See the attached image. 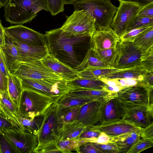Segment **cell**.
<instances>
[{
    "instance_id": "1",
    "label": "cell",
    "mask_w": 153,
    "mask_h": 153,
    "mask_svg": "<svg viewBox=\"0 0 153 153\" xmlns=\"http://www.w3.org/2000/svg\"><path fill=\"white\" fill-rule=\"evenodd\" d=\"M45 35L50 53L56 58L59 56L57 59L61 58V62L74 69L81 63L72 42L75 37L68 36L60 28L46 32Z\"/></svg>"
},
{
    "instance_id": "2",
    "label": "cell",
    "mask_w": 153,
    "mask_h": 153,
    "mask_svg": "<svg viewBox=\"0 0 153 153\" xmlns=\"http://www.w3.org/2000/svg\"><path fill=\"white\" fill-rule=\"evenodd\" d=\"M4 6L5 20L17 25L31 22L42 10L48 12L46 0H9Z\"/></svg>"
},
{
    "instance_id": "3",
    "label": "cell",
    "mask_w": 153,
    "mask_h": 153,
    "mask_svg": "<svg viewBox=\"0 0 153 153\" xmlns=\"http://www.w3.org/2000/svg\"><path fill=\"white\" fill-rule=\"evenodd\" d=\"M75 10H84L95 19L97 29L111 28L117 10L111 0H79L73 4Z\"/></svg>"
},
{
    "instance_id": "4",
    "label": "cell",
    "mask_w": 153,
    "mask_h": 153,
    "mask_svg": "<svg viewBox=\"0 0 153 153\" xmlns=\"http://www.w3.org/2000/svg\"><path fill=\"white\" fill-rule=\"evenodd\" d=\"M23 90L33 91L51 98L55 102L72 90L69 81L64 79H21Z\"/></svg>"
},
{
    "instance_id": "5",
    "label": "cell",
    "mask_w": 153,
    "mask_h": 153,
    "mask_svg": "<svg viewBox=\"0 0 153 153\" xmlns=\"http://www.w3.org/2000/svg\"><path fill=\"white\" fill-rule=\"evenodd\" d=\"M60 27L68 36L73 37H91L97 29L95 19L84 10H75Z\"/></svg>"
},
{
    "instance_id": "6",
    "label": "cell",
    "mask_w": 153,
    "mask_h": 153,
    "mask_svg": "<svg viewBox=\"0 0 153 153\" xmlns=\"http://www.w3.org/2000/svg\"><path fill=\"white\" fill-rule=\"evenodd\" d=\"M53 102L49 97L33 91L23 90L18 108V114L23 118H33L43 114Z\"/></svg>"
},
{
    "instance_id": "7",
    "label": "cell",
    "mask_w": 153,
    "mask_h": 153,
    "mask_svg": "<svg viewBox=\"0 0 153 153\" xmlns=\"http://www.w3.org/2000/svg\"><path fill=\"white\" fill-rule=\"evenodd\" d=\"M153 87L140 83L125 87L115 93L116 99L125 107L139 106H153Z\"/></svg>"
},
{
    "instance_id": "8",
    "label": "cell",
    "mask_w": 153,
    "mask_h": 153,
    "mask_svg": "<svg viewBox=\"0 0 153 153\" xmlns=\"http://www.w3.org/2000/svg\"><path fill=\"white\" fill-rule=\"evenodd\" d=\"M58 105L56 102H53L43 113V121L38 134L39 142L38 146L51 142L58 143L59 141L61 130L57 120Z\"/></svg>"
},
{
    "instance_id": "9",
    "label": "cell",
    "mask_w": 153,
    "mask_h": 153,
    "mask_svg": "<svg viewBox=\"0 0 153 153\" xmlns=\"http://www.w3.org/2000/svg\"><path fill=\"white\" fill-rule=\"evenodd\" d=\"M12 74L20 79H63L44 65L41 60L19 63L16 66Z\"/></svg>"
},
{
    "instance_id": "10",
    "label": "cell",
    "mask_w": 153,
    "mask_h": 153,
    "mask_svg": "<svg viewBox=\"0 0 153 153\" xmlns=\"http://www.w3.org/2000/svg\"><path fill=\"white\" fill-rule=\"evenodd\" d=\"M17 153H33L39 144L38 134L19 128L1 130Z\"/></svg>"
},
{
    "instance_id": "11",
    "label": "cell",
    "mask_w": 153,
    "mask_h": 153,
    "mask_svg": "<svg viewBox=\"0 0 153 153\" xmlns=\"http://www.w3.org/2000/svg\"><path fill=\"white\" fill-rule=\"evenodd\" d=\"M114 68L123 69L140 65L143 53L130 41H120Z\"/></svg>"
},
{
    "instance_id": "12",
    "label": "cell",
    "mask_w": 153,
    "mask_h": 153,
    "mask_svg": "<svg viewBox=\"0 0 153 153\" xmlns=\"http://www.w3.org/2000/svg\"><path fill=\"white\" fill-rule=\"evenodd\" d=\"M111 28L120 37L125 33L130 22L137 15L143 6L133 2L119 1Z\"/></svg>"
},
{
    "instance_id": "13",
    "label": "cell",
    "mask_w": 153,
    "mask_h": 153,
    "mask_svg": "<svg viewBox=\"0 0 153 153\" xmlns=\"http://www.w3.org/2000/svg\"><path fill=\"white\" fill-rule=\"evenodd\" d=\"M4 28L6 34L20 42L33 46H48L45 34L22 25H17Z\"/></svg>"
},
{
    "instance_id": "14",
    "label": "cell",
    "mask_w": 153,
    "mask_h": 153,
    "mask_svg": "<svg viewBox=\"0 0 153 153\" xmlns=\"http://www.w3.org/2000/svg\"><path fill=\"white\" fill-rule=\"evenodd\" d=\"M107 98L95 100L82 105L76 120L85 127L100 125L103 108Z\"/></svg>"
},
{
    "instance_id": "15",
    "label": "cell",
    "mask_w": 153,
    "mask_h": 153,
    "mask_svg": "<svg viewBox=\"0 0 153 153\" xmlns=\"http://www.w3.org/2000/svg\"><path fill=\"white\" fill-rule=\"evenodd\" d=\"M9 37L12 41L14 45L18 49L20 54V58L17 61L16 66L20 62L41 60L49 53L48 46H33Z\"/></svg>"
},
{
    "instance_id": "16",
    "label": "cell",
    "mask_w": 153,
    "mask_h": 153,
    "mask_svg": "<svg viewBox=\"0 0 153 153\" xmlns=\"http://www.w3.org/2000/svg\"><path fill=\"white\" fill-rule=\"evenodd\" d=\"M124 120L140 128H146L153 123V107L139 106L126 107Z\"/></svg>"
},
{
    "instance_id": "17",
    "label": "cell",
    "mask_w": 153,
    "mask_h": 153,
    "mask_svg": "<svg viewBox=\"0 0 153 153\" xmlns=\"http://www.w3.org/2000/svg\"><path fill=\"white\" fill-rule=\"evenodd\" d=\"M115 95V93H114L105 101L100 125L124 120L125 118L126 108L116 99Z\"/></svg>"
},
{
    "instance_id": "18",
    "label": "cell",
    "mask_w": 153,
    "mask_h": 153,
    "mask_svg": "<svg viewBox=\"0 0 153 153\" xmlns=\"http://www.w3.org/2000/svg\"><path fill=\"white\" fill-rule=\"evenodd\" d=\"M41 61L44 65L65 80L71 81L79 78L78 71L61 62L50 53Z\"/></svg>"
},
{
    "instance_id": "19",
    "label": "cell",
    "mask_w": 153,
    "mask_h": 153,
    "mask_svg": "<svg viewBox=\"0 0 153 153\" xmlns=\"http://www.w3.org/2000/svg\"><path fill=\"white\" fill-rule=\"evenodd\" d=\"M120 41V37L111 28L106 29H96L91 38L92 47L97 49L116 48Z\"/></svg>"
},
{
    "instance_id": "20",
    "label": "cell",
    "mask_w": 153,
    "mask_h": 153,
    "mask_svg": "<svg viewBox=\"0 0 153 153\" xmlns=\"http://www.w3.org/2000/svg\"><path fill=\"white\" fill-rule=\"evenodd\" d=\"M92 126L100 132L105 133L111 138L141 128L125 120Z\"/></svg>"
},
{
    "instance_id": "21",
    "label": "cell",
    "mask_w": 153,
    "mask_h": 153,
    "mask_svg": "<svg viewBox=\"0 0 153 153\" xmlns=\"http://www.w3.org/2000/svg\"><path fill=\"white\" fill-rule=\"evenodd\" d=\"M0 109L2 114L24 131L19 120L18 108L11 99L8 90L0 91Z\"/></svg>"
},
{
    "instance_id": "22",
    "label": "cell",
    "mask_w": 153,
    "mask_h": 153,
    "mask_svg": "<svg viewBox=\"0 0 153 153\" xmlns=\"http://www.w3.org/2000/svg\"><path fill=\"white\" fill-rule=\"evenodd\" d=\"M141 128L111 138V142L114 143L117 146L118 153H128L134 144L141 138Z\"/></svg>"
},
{
    "instance_id": "23",
    "label": "cell",
    "mask_w": 153,
    "mask_h": 153,
    "mask_svg": "<svg viewBox=\"0 0 153 153\" xmlns=\"http://www.w3.org/2000/svg\"><path fill=\"white\" fill-rule=\"evenodd\" d=\"M140 65L107 74L103 77L108 79H133L140 81L148 72Z\"/></svg>"
},
{
    "instance_id": "24",
    "label": "cell",
    "mask_w": 153,
    "mask_h": 153,
    "mask_svg": "<svg viewBox=\"0 0 153 153\" xmlns=\"http://www.w3.org/2000/svg\"><path fill=\"white\" fill-rule=\"evenodd\" d=\"M99 59L92 47L88 49L81 63L75 68L78 71L112 68Z\"/></svg>"
},
{
    "instance_id": "25",
    "label": "cell",
    "mask_w": 153,
    "mask_h": 153,
    "mask_svg": "<svg viewBox=\"0 0 153 153\" xmlns=\"http://www.w3.org/2000/svg\"><path fill=\"white\" fill-rule=\"evenodd\" d=\"M58 105L56 110L57 120L61 131L65 124L76 120L82 106H65Z\"/></svg>"
},
{
    "instance_id": "26",
    "label": "cell",
    "mask_w": 153,
    "mask_h": 153,
    "mask_svg": "<svg viewBox=\"0 0 153 153\" xmlns=\"http://www.w3.org/2000/svg\"><path fill=\"white\" fill-rule=\"evenodd\" d=\"M5 34V45L2 48L9 72L12 73L20 57L19 52L11 39Z\"/></svg>"
},
{
    "instance_id": "27",
    "label": "cell",
    "mask_w": 153,
    "mask_h": 153,
    "mask_svg": "<svg viewBox=\"0 0 153 153\" xmlns=\"http://www.w3.org/2000/svg\"><path fill=\"white\" fill-rule=\"evenodd\" d=\"M86 127L76 120L65 124L60 132L59 141L79 138Z\"/></svg>"
},
{
    "instance_id": "28",
    "label": "cell",
    "mask_w": 153,
    "mask_h": 153,
    "mask_svg": "<svg viewBox=\"0 0 153 153\" xmlns=\"http://www.w3.org/2000/svg\"><path fill=\"white\" fill-rule=\"evenodd\" d=\"M23 90L21 79L9 72L7 90L11 99L18 108Z\"/></svg>"
},
{
    "instance_id": "29",
    "label": "cell",
    "mask_w": 153,
    "mask_h": 153,
    "mask_svg": "<svg viewBox=\"0 0 153 153\" xmlns=\"http://www.w3.org/2000/svg\"><path fill=\"white\" fill-rule=\"evenodd\" d=\"M133 42L143 53L153 47V26L138 34Z\"/></svg>"
},
{
    "instance_id": "30",
    "label": "cell",
    "mask_w": 153,
    "mask_h": 153,
    "mask_svg": "<svg viewBox=\"0 0 153 153\" xmlns=\"http://www.w3.org/2000/svg\"><path fill=\"white\" fill-rule=\"evenodd\" d=\"M69 82L71 86V90L81 89L101 90L103 89L106 85L100 79H91L79 77Z\"/></svg>"
},
{
    "instance_id": "31",
    "label": "cell",
    "mask_w": 153,
    "mask_h": 153,
    "mask_svg": "<svg viewBox=\"0 0 153 153\" xmlns=\"http://www.w3.org/2000/svg\"><path fill=\"white\" fill-rule=\"evenodd\" d=\"M44 117V113L30 118L19 117V120L24 131L38 134L42 126Z\"/></svg>"
},
{
    "instance_id": "32",
    "label": "cell",
    "mask_w": 153,
    "mask_h": 153,
    "mask_svg": "<svg viewBox=\"0 0 153 153\" xmlns=\"http://www.w3.org/2000/svg\"><path fill=\"white\" fill-rule=\"evenodd\" d=\"M68 93L77 96L94 100H102L107 98L114 93L109 92L103 89L94 90L81 89L70 90Z\"/></svg>"
},
{
    "instance_id": "33",
    "label": "cell",
    "mask_w": 153,
    "mask_h": 153,
    "mask_svg": "<svg viewBox=\"0 0 153 153\" xmlns=\"http://www.w3.org/2000/svg\"><path fill=\"white\" fill-rule=\"evenodd\" d=\"M121 69L115 68H108L100 69L85 70L79 71V78L91 79H99L107 74L118 71Z\"/></svg>"
},
{
    "instance_id": "34",
    "label": "cell",
    "mask_w": 153,
    "mask_h": 153,
    "mask_svg": "<svg viewBox=\"0 0 153 153\" xmlns=\"http://www.w3.org/2000/svg\"><path fill=\"white\" fill-rule=\"evenodd\" d=\"M93 49L99 59L108 65L114 68L117 53L116 48L103 49Z\"/></svg>"
},
{
    "instance_id": "35",
    "label": "cell",
    "mask_w": 153,
    "mask_h": 153,
    "mask_svg": "<svg viewBox=\"0 0 153 153\" xmlns=\"http://www.w3.org/2000/svg\"><path fill=\"white\" fill-rule=\"evenodd\" d=\"M94 100H95L77 96L68 93L61 97L56 102L59 105L65 106H82Z\"/></svg>"
},
{
    "instance_id": "36",
    "label": "cell",
    "mask_w": 153,
    "mask_h": 153,
    "mask_svg": "<svg viewBox=\"0 0 153 153\" xmlns=\"http://www.w3.org/2000/svg\"><path fill=\"white\" fill-rule=\"evenodd\" d=\"M85 142V140L80 139L79 137L59 141L57 144L63 153L72 152L73 151L79 153L80 146Z\"/></svg>"
},
{
    "instance_id": "37",
    "label": "cell",
    "mask_w": 153,
    "mask_h": 153,
    "mask_svg": "<svg viewBox=\"0 0 153 153\" xmlns=\"http://www.w3.org/2000/svg\"><path fill=\"white\" fill-rule=\"evenodd\" d=\"M152 26H153V17L136 16L128 24L124 33L132 29Z\"/></svg>"
},
{
    "instance_id": "38",
    "label": "cell",
    "mask_w": 153,
    "mask_h": 153,
    "mask_svg": "<svg viewBox=\"0 0 153 153\" xmlns=\"http://www.w3.org/2000/svg\"><path fill=\"white\" fill-rule=\"evenodd\" d=\"M140 65L149 72H153V47L143 53Z\"/></svg>"
},
{
    "instance_id": "39",
    "label": "cell",
    "mask_w": 153,
    "mask_h": 153,
    "mask_svg": "<svg viewBox=\"0 0 153 153\" xmlns=\"http://www.w3.org/2000/svg\"><path fill=\"white\" fill-rule=\"evenodd\" d=\"M48 12L55 16L64 10V0H46Z\"/></svg>"
},
{
    "instance_id": "40",
    "label": "cell",
    "mask_w": 153,
    "mask_h": 153,
    "mask_svg": "<svg viewBox=\"0 0 153 153\" xmlns=\"http://www.w3.org/2000/svg\"><path fill=\"white\" fill-rule=\"evenodd\" d=\"M33 153H63V152L59 147L57 143L51 142L38 146Z\"/></svg>"
},
{
    "instance_id": "41",
    "label": "cell",
    "mask_w": 153,
    "mask_h": 153,
    "mask_svg": "<svg viewBox=\"0 0 153 153\" xmlns=\"http://www.w3.org/2000/svg\"><path fill=\"white\" fill-rule=\"evenodd\" d=\"M153 146V140L140 139L133 146L128 153H138Z\"/></svg>"
},
{
    "instance_id": "42",
    "label": "cell",
    "mask_w": 153,
    "mask_h": 153,
    "mask_svg": "<svg viewBox=\"0 0 153 153\" xmlns=\"http://www.w3.org/2000/svg\"><path fill=\"white\" fill-rule=\"evenodd\" d=\"M100 132L92 126L86 127L84 131L79 136V138L85 140L86 142H91L98 137Z\"/></svg>"
},
{
    "instance_id": "43",
    "label": "cell",
    "mask_w": 153,
    "mask_h": 153,
    "mask_svg": "<svg viewBox=\"0 0 153 153\" xmlns=\"http://www.w3.org/2000/svg\"><path fill=\"white\" fill-rule=\"evenodd\" d=\"M91 143L94 147L101 153H118V149L114 143L111 142L105 144Z\"/></svg>"
},
{
    "instance_id": "44",
    "label": "cell",
    "mask_w": 153,
    "mask_h": 153,
    "mask_svg": "<svg viewBox=\"0 0 153 153\" xmlns=\"http://www.w3.org/2000/svg\"><path fill=\"white\" fill-rule=\"evenodd\" d=\"M0 151L1 153H17L1 130H0Z\"/></svg>"
},
{
    "instance_id": "45",
    "label": "cell",
    "mask_w": 153,
    "mask_h": 153,
    "mask_svg": "<svg viewBox=\"0 0 153 153\" xmlns=\"http://www.w3.org/2000/svg\"><path fill=\"white\" fill-rule=\"evenodd\" d=\"M150 27V26L136 28L125 33L120 37V40L122 41L133 42L136 36Z\"/></svg>"
},
{
    "instance_id": "46",
    "label": "cell",
    "mask_w": 153,
    "mask_h": 153,
    "mask_svg": "<svg viewBox=\"0 0 153 153\" xmlns=\"http://www.w3.org/2000/svg\"><path fill=\"white\" fill-rule=\"evenodd\" d=\"M16 128H19L4 115L0 113V130H4Z\"/></svg>"
},
{
    "instance_id": "47",
    "label": "cell",
    "mask_w": 153,
    "mask_h": 153,
    "mask_svg": "<svg viewBox=\"0 0 153 153\" xmlns=\"http://www.w3.org/2000/svg\"><path fill=\"white\" fill-rule=\"evenodd\" d=\"M137 16L146 17H153V2L143 6Z\"/></svg>"
},
{
    "instance_id": "48",
    "label": "cell",
    "mask_w": 153,
    "mask_h": 153,
    "mask_svg": "<svg viewBox=\"0 0 153 153\" xmlns=\"http://www.w3.org/2000/svg\"><path fill=\"white\" fill-rule=\"evenodd\" d=\"M79 153H101L90 142H86L82 144L79 147Z\"/></svg>"
},
{
    "instance_id": "49",
    "label": "cell",
    "mask_w": 153,
    "mask_h": 153,
    "mask_svg": "<svg viewBox=\"0 0 153 153\" xmlns=\"http://www.w3.org/2000/svg\"><path fill=\"white\" fill-rule=\"evenodd\" d=\"M0 71L4 76L8 79L9 71L3 51L0 48Z\"/></svg>"
},
{
    "instance_id": "50",
    "label": "cell",
    "mask_w": 153,
    "mask_h": 153,
    "mask_svg": "<svg viewBox=\"0 0 153 153\" xmlns=\"http://www.w3.org/2000/svg\"><path fill=\"white\" fill-rule=\"evenodd\" d=\"M140 138L153 140V123L145 128H141Z\"/></svg>"
},
{
    "instance_id": "51",
    "label": "cell",
    "mask_w": 153,
    "mask_h": 153,
    "mask_svg": "<svg viewBox=\"0 0 153 153\" xmlns=\"http://www.w3.org/2000/svg\"><path fill=\"white\" fill-rule=\"evenodd\" d=\"M111 138L103 132H100L98 137L91 142L100 144H105L111 142Z\"/></svg>"
},
{
    "instance_id": "52",
    "label": "cell",
    "mask_w": 153,
    "mask_h": 153,
    "mask_svg": "<svg viewBox=\"0 0 153 153\" xmlns=\"http://www.w3.org/2000/svg\"><path fill=\"white\" fill-rule=\"evenodd\" d=\"M120 82V85L123 87H129L140 83V81L133 79H117Z\"/></svg>"
},
{
    "instance_id": "53",
    "label": "cell",
    "mask_w": 153,
    "mask_h": 153,
    "mask_svg": "<svg viewBox=\"0 0 153 153\" xmlns=\"http://www.w3.org/2000/svg\"><path fill=\"white\" fill-rule=\"evenodd\" d=\"M140 83L147 86L153 87V73L148 72Z\"/></svg>"
},
{
    "instance_id": "54",
    "label": "cell",
    "mask_w": 153,
    "mask_h": 153,
    "mask_svg": "<svg viewBox=\"0 0 153 153\" xmlns=\"http://www.w3.org/2000/svg\"><path fill=\"white\" fill-rule=\"evenodd\" d=\"M8 79L5 77L0 71V91L4 92L7 90Z\"/></svg>"
},
{
    "instance_id": "55",
    "label": "cell",
    "mask_w": 153,
    "mask_h": 153,
    "mask_svg": "<svg viewBox=\"0 0 153 153\" xmlns=\"http://www.w3.org/2000/svg\"><path fill=\"white\" fill-rule=\"evenodd\" d=\"M99 79H100L109 86H121L120 82L117 79H108L104 78H101Z\"/></svg>"
},
{
    "instance_id": "56",
    "label": "cell",
    "mask_w": 153,
    "mask_h": 153,
    "mask_svg": "<svg viewBox=\"0 0 153 153\" xmlns=\"http://www.w3.org/2000/svg\"><path fill=\"white\" fill-rule=\"evenodd\" d=\"M5 45V34L4 28L0 19V48H4Z\"/></svg>"
},
{
    "instance_id": "57",
    "label": "cell",
    "mask_w": 153,
    "mask_h": 153,
    "mask_svg": "<svg viewBox=\"0 0 153 153\" xmlns=\"http://www.w3.org/2000/svg\"><path fill=\"white\" fill-rule=\"evenodd\" d=\"M123 87L120 86H111L106 84L103 89L109 92L116 93L119 91Z\"/></svg>"
},
{
    "instance_id": "58",
    "label": "cell",
    "mask_w": 153,
    "mask_h": 153,
    "mask_svg": "<svg viewBox=\"0 0 153 153\" xmlns=\"http://www.w3.org/2000/svg\"><path fill=\"white\" fill-rule=\"evenodd\" d=\"M119 1H131L137 3L143 6L147 3L153 2V0H117Z\"/></svg>"
},
{
    "instance_id": "59",
    "label": "cell",
    "mask_w": 153,
    "mask_h": 153,
    "mask_svg": "<svg viewBox=\"0 0 153 153\" xmlns=\"http://www.w3.org/2000/svg\"><path fill=\"white\" fill-rule=\"evenodd\" d=\"M9 0H0V5L1 7L4 6L7 3Z\"/></svg>"
},
{
    "instance_id": "60",
    "label": "cell",
    "mask_w": 153,
    "mask_h": 153,
    "mask_svg": "<svg viewBox=\"0 0 153 153\" xmlns=\"http://www.w3.org/2000/svg\"><path fill=\"white\" fill-rule=\"evenodd\" d=\"M0 113L2 114L1 112V110H0Z\"/></svg>"
},
{
    "instance_id": "61",
    "label": "cell",
    "mask_w": 153,
    "mask_h": 153,
    "mask_svg": "<svg viewBox=\"0 0 153 153\" xmlns=\"http://www.w3.org/2000/svg\"><path fill=\"white\" fill-rule=\"evenodd\" d=\"M1 6L0 5V8H1Z\"/></svg>"
},
{
    "instance_id": "62",
    "label": "cell",
    "mask_w": 153,
    "mask_h": 153,
    "mask_svg": "<svg viewBox=\"0 0 153 153\" xmlns=\"http://www.w3.org/2000/svg\"><path fill=\"white\" fill-rule=\"evenodd\" d=\"M0 153H1V152H0Z\"/></svg>"
}]
</instances>
